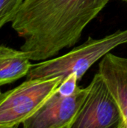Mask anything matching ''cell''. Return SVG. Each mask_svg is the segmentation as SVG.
I'll use <instances>...</instances> for the list:
<instances>
[{
	"label": "cell",
	"mask_w": 127,
	"mask_h": 128,
	"mask_svg": "<svg viewBox=\"0 0 127 128\" xmlns=\"http://www.w3.org/2000/svg\"><path fill=\"white\" fill-rule=\"evenodd\" d=\"M110 0H24L12 21L31 61L56 56L73 46L85 28Z\"/></svg>",
	"instance_id": "cell-1"
},
{
	"label": "cell",
	"mask_w": 127,
	"mask_h": 128,
	"mask_svg": "<svg viewBox=\"0 0 127 128\" xmlns=\"http://www.w3.org/2000/svg\"><path fill=\"white\" fill-rule=\"evenodd\" d=\"M123 44H127V29L118 30L102 38H88L82 45L61 56L32 64L27 80L65 79L70 74H75L79 82L94 64Z\"/></svg>",
	"instance_id": "cell-2"
},
{
	"label": "cell",
	"mask_w": 127,
	"mask_h": 128,
	"mask_svg": "<svg viewBox=\"0 0 127 128\" xmlns=\"http://www.w3.org/2000/svg\"><path fill=\"white\" fill-rule=\"evenodd\" d=\"M61 77L27 80L0 96V128L18 127L32 116L56 91Z\"/></svg>",
	"instance_id": "cell-3"
},
{
	"label": "cell",
	"mask_w": 127,
	"mask_h": 128,
	"mask_svg": "<svg viewBox=\"0 0 127 128\" xmlns=\"http://www.w3.org/2000/svg\"><path fill=\"white\" fill-rule=\"evenodd\" d=\"M88 88V95L72 128H120L119 109L98 72Z\"/></svg>",
	"instance_id": "cell-4"
},
{
	"label": "cell",
	"mask_w": 127,
	"mask_h": 128,
	"mask_svg": "<svg viewBox=\"0 0 127 128\" xmlns=\"http://www.w3.org/2000/svg\"><path fill=\"white\" fill-rule=\"evenodd\" d=\"M88 86L78 87L70 96L56 91L42 106L23 124L25 128H72L76 116L88 95Z\"/></svg>",
	"instance_id": "cell-5"
},
{
	"label": "cell",
	"mask_w": 127,
	"mask_h": 128,
	"mask_svg": "<svg viewBox=\"0 0 127 128\" xmlns=\"http://www.w3.org/2000/svg\"><path fill=\"white\" fill-rule=\"evenodd\" d=\"M98 73L119 109L120 128H127V58L109 52L101 58Z\"/></svg>",
	"instance_id": "cell-6"
},
{
	"label": "cell",
	"mask_w": 127,
	"mask_h": 128,
	"mask_svg": "<svg viewBox=\"0 0 127 128\" xmlns=\"http://www.w3.org/2000/svg\"><path fill=\"white\" fill-rule=\"evenodd\" d=\"M31 61L22 50L0 46V86L27 76L32 67Z\"/></svg>",
	"instance_id": "cell-7"
},
{
	"label": "cell",
	"mask_w": 127,
	"mask_h": 128,
	"mask_svg": "<svg viewBox=\"0 0 127 128\" xmlns=\"http://www.w3.org/2000/svg\"><path fill=\"white\" fill-rule=\"evenodd\" d=\"M24 0H0V28L12 22L18 14Z\"/></svg>",
	"instance_id": "cell-8"
},
{
	"label": "cell",
	"mask_w": 127,
	"mask_h": 128,
	"mask_svg": "<svg viewBox=\"0 0 127 128\" xmlns=\"http://www.w3.org/2000/svg\"><path fill=\"white\" fill-rule=\"evenodd\" d=\"M78 82L79 80L76 74H70L65 79L63 80V81L58 86L57 91L61 95L70 96L75 93L77 88L79 87L77 86Z\"/></svg>",
	"instance_id": "cell-9"
},
{
	"label": "cell",
	"mask_w": 127,
	"mask_h": 128,
	"mask_svg": "<svg viewBox=\"0 0 127 128\" xmlns=\"http://www.w3.org/2000/svg\"><path fill=\"white\" fill-rule=\"evenodd\" d=\"M123 1H124V2H127V0H123Z\"/></svg>",
	"instance_id": "cell-10"
}]
</instances>
